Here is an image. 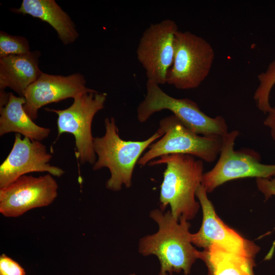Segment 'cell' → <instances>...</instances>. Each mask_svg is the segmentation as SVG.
Masks as SVG:
<instances>
[{"label":"cell","instance_id":"6da1fadb","mask_svg":"<svg viewBox=\"0 0 275 275\" xmlns=\"http://www.w3.org/2000/svg\"><path fill=\"white\" fill-rule=\"evenodd\" d=\"M149 216L157 223L158 229L141 238L139 252L144 256L157 257L160 264L158 275H171L182 271L188 275L199 259V252L191 242L189 223L183 218L178 221L170 210L155 209L150 212Z\"/></svg>","mask_w":275,"mask_h":275},{"label":"cell","instance_id":"7a4b0ae2","mask_svg":"<svg viewBox=\"0 0 275 275\" xmlns=\"http://www.w3.org/2000/svg\"><path fill=\"white\" fill-rule=\"evenodd\" d=\"M166 164L160 186V209L164 211L168 205L174 217L187 221L196 215L200 206L196 200V193L202 184L204 164L188 154L166 155L150 161L148 166Z\"/></svg>","mask_w":275,"mask_h":275},{"label":"cell","instance_id":"3957f363","mask_svg":"<svg viewBox=\"0 0 275 275\" xmlns=\"http://www.w3.org/2000/svg\"><path fill=\"white\" fill-rule=\"evenodd\" d=\"M104 127V134L94 138V149L97 159L92 169L97 171L108 168L111 176L106 182V187L118 191L123 185L127 188L131 186L135 164L145 150L163 134L157 130L145 140L125 141L120 137L114 117L105 119Z\"/></svg>","mask_w":275,"mask_h":275},{"label":"cell","instance_id":"277c9868","mask_svg":"<svg viewBox=\"0 0 275 275\" xmlns=\"http://www.w3.org/2000/svg\"><path fill=\"white\" fill-rule=\"evenodd\" d=\"M164 109L172 112L185 127L197 134L223 137L228 132L223 117L211 118L191 99L173 97L159 85L147 80L146 94L136 109L138 121L144 123L154 114Z\"/></svg>","mask_w":275,"mask_h":275},{"label":"cell","instance_id":"5b68a950","mask_svg":"<svg viewBox=\"0 0 275 275\" xmlns=\"http://www.w3.org/2000/svg\"><path fill=\"white\" fill-rule=\"evenodd\" d=\"M158 130L163 135L150 145L139 159L138 164L144 166L156 158L173 154H188L212 162L220 153L222 137L197 134L173 114L160 120Z\"/></svg>","mask_w":275,"mask_h":275},{"label":"cell","instance_id":"8992f818","mask_svg":"<svg viewBox=\"0 0 275 275\" xmlns=\"http://www.w3.org/2000/svg\"><path fill=\"white\" fill-rule=\"evenodd\" d=\"M106 97V93L94 90L75 97L72 104L65 109H45L58 115V139L65 133L74 136L75 155L80 164L93 165L96 160L92 124L95 115L104 107Z\"/></svg>","mask_w":275,"mask_h":275},{"label":"cell","instance_id":"52a82bcc","mask_svg":"<svg viewBox=\"0 0 275 275\" xmlns=\"http://www.w3.org/2000/svg\"><path fill=\"white\" fill-rule=\"evenodd\" d=\"M214 57L213 47L205 39L189 31L178 30L166 84L179 90L198 88L209 75Z\"/></svg>","mask_w":275,"mask_h":275},{"label":"cell","instance_id":"ba28073f","mask_svg":"<svg viewBox=\"0 0 275 275\" xmlns=\"http://www.w3.org/2000/svg\"><path fill=\"white\" fill-rule=\"evenodd\" d=\"M239 132L234 130L222 137L219 157L214 167L203 175L202 185L207 193L225 182L237 179L270 178L275 175V164L260 162L261 156L251 149L234 150Z\"/></svg>","mask_w":275,"mask_h":275},{"label":"cell","instance_id":"9c48e42d","mask_svg":"<svg viewBox=\"0 0 275 275\" xmlns=\"http://www.w3.org/2000/svg\"><path fill=\"white\" fill-rule=\"evenodd\" d=\"M179 30L170 19L151 24L143 32L136 49L138 61L145 69L148 81L166 84L175 53V39Z\"/></svg>","mask_w":275,"mask_h":275},{"label":"cell","instance_id":"30bf717a","mask_svg":"<svg viewBox=\"0 0 275 275\" xmlns=\"http://www.w3.org/2000/svg\"><path fill=\"white\" fill-rule=\"evenodd\" d=\"M58 189L57 181L49 173L22 176L0 188V213L16 217L31 209L47 206L57 197Z\"/></svg>","mask_w":275,"mask_h":275},{"label":"cell","instance_id":"8fae6325","mask_svg":"<svg viewBox=\"0 0 275 275\" xmlns=\"http://www.w3.org/2000/svg\"><path fill=\"white\" fill-rule=\"evenodd\" d=\"M196 196L202 209L203 218L199 230L191 234V243L204 249L216 245L227 251L255 258L260 248L229 227L218 217L202 184L197 189Z\"/></svg>","mask_w":275,"mask_h":275},{"label":"cell","instance_id":"7c38bea8","mask_svg":"<svg viewBox=\"0 0 275 275\" xmlns=\"http://www.w3.org/2000/svg\"><path fill=\"white\" fill-rule=\"evenodd\" d=\"M51 158L46 146L41 142L27 137L22 139L20 134L15 133L12 148L0 166V188L32 172H47L53 176L61 177L64 171L51 165Z\"/></svg>","mask_w":275,"mask_h":275},{"label":"cell","instance_id":"4fadbf2b","mask_svg":"<svg viewBox=\"0 0 275 275\" xmlns=\"http://www.w3.org/2000/svg\"><path fill=\"white\" fill-rule=\"evenodd\" d=\"M86 82L84 76L79 73L62 76L42 72L25 91L23 108L27 115L35 120L41 107L67 98H74L79 95L93 91L86 87Z\"/></svg>","mask_w":275,"mask_h":275},{"label":"cell","instance_id":"5bb4252c","mask_svg":"<svg viewBox=\"0 0 275 275\" xmlns=\"http://www.w3.org/2000/svg\"><path fill=\"white\" fill-rule=\"evenodd\" d=\"M40 56V51L36 50L0 58V89L9 88L23 97L29 86L42 73L39 67Z\"/></svg>","mask_w":275,"mask_h":275},{"label":"cell","instance_id":"9a60e30c","mask_svg":"<svg viewBox=\"0 0 275 275\" xmlns=\"http://www.w3.org/2000/svg\"><path fill=\"white\" fill-rule=\"evenodd\" d=\"M12 11L47 22L57 31L64 44L74 42L78 37L73 22L54 0H23L19 8Z\"/></svg>","mask_w":275,"mask_h":275},{"label":"cell","instance_id":"2e32d148","mask_svg":"<svg viewBox=\"0 0 275 275\" xmlns=\"http://www.w3.org/2000/svg\"><path fill=\"white\" fill-rule=\"evenodd\" d=\"M25 103L24 97L10 93L8 103L0 108V135L14 132L31 140L41 142L48 136L51 130L33 121L23 108Z\"/></svg>","mask_w":275,"mask_h":275},{"label":"cell","instance_id":"e0dca14e","mask_svg":"<svg viewBox=\"0 0 275 275\" xmlns=\"http://www.w3.org/2000/svg\"><path fill=\"white\" fill-rule=\"evenodd\" d=\"M207 275H255V258L235 253L212 245L199 252Z\"/></svg>","mask_w":275,"mask_h":275},{"label":"cell","instance_id":"ac0fdd59","mask_svg":"<svg viewBox=\"0 0 275 275\" xmlns=\"http://www.w3.org/2000/svg\"><path fill=\"white\" fill-rule=\"evenodd\" d=\"M259 85L253 96L258 109L267 114L271 106L269 103L270 91L275 85V59L268 65L265 71L258 75Z\"/></svg>","mask_w":275,"mask_h":275},{"label":"cell","instance_id":"d6986e66","mask_svg":"<svg viewBox=\"0 0 275 275\" xmlns=\"http://www.w3.org/2000/svg\"><path fill=\"white\" fill-rule=\"evenodd\" d=\"M30 51L29 41L25 38L0 32V58L26 54Z\"/></svg>","mask_w":275,"mask_h":275},{"label":"cell","instance_id":"ffe728a7","mask_svg":"<svg viewBox=\"0 0 275 275\" xmlns=\"http://www.w3.org/2000/svg\"><path fill=\"white\" fill-rule=\"evenodd\" d=\"M23 268L5 254L0 256V275H25Z\"/></svg>","mask_w":275,"mask_h":275},{"label":"cell","instance_id":"44dd1931","mask_svg":"<svg viewBox=\"0 0 275 275\" xmlns=\"http://www.w3.org/2000/svg\"><path fill=\"white\" fill-rule=\"evenodd\" d=\"M256 182L259 190L264 195L265 200L275 196V175L270 178H256Z\"/></svg>","mask_w":275,"mask_h":275},{"label":"cell","instance_id":"7402d4cb","mask_svg":"<svg viewBox=\"0 0 275 275\" xmlns=\"http://www.w3.org/2000/svg\"><path fill=\"white\" fill-rule=\"evenodd\" d=\"M267 114L264 124L270 128L271 137L275 141V106L271 107Z\"/></svg>","mask_w":275,"mask_h":275},{"label":"cell","instance_id":"603a6c76","mask_svg":"<svg viewBox=\"0 0 275 275\" xmlns=\"http://www.w3.org/2000/svg\"><path fill=\"white\" fill-rule=\"evenodd\" d=\"M10 93H7L5 90H1L0 92V108L4 106L8 102Z\"/></svg>","mask_w":275,"mask_h":275},{"label":"cell","instance_id":"cb8c5ba5","mask_svg":"<svg viewBox=\"0 0 275 275\" xmlns=\"http://www.w3.org/2000/svg\"><path fill=\"white\" fill-rule=\"evenodd\" d=\"M129 275H136V274L134 273H131V274H130Z\"/></svg>","mask_w":275,"mask_h":275}]
</instances>
